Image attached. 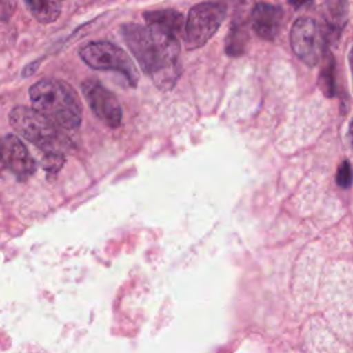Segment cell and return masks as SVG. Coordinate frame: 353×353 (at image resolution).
<instances>
[{
    "mask_svg": "<svg viewBox=\"0 0 353 353\" xmlns=\"http://www.w3.org/2000/svg\"><path fill=\"white\" fill-rule=\"evenodd\" d=\"M36 171V163L22 141L7 134L0 137V174L11 172L18 179H26Z\"/></svg>",
    "mask_w": 353,
    "mask_h": 353,
    "instance_id": "8",
    "label": "cell"
},
{
    "mask_svg": "<svg viewBox=\"0 0 353 353\" xmlns=\"http://www.w3.org/2000/svg\"><path fill=\"white\" fill-rule=\"evenodd\" d=\"M290 40L295 55L307 66H316L330 44L324 26L309 17H301L294 22Z\"/></svg>",
    "mask_w": 353,
    "mask_h": 353,
    "instance_id": "5",
    "label": "cell"
},
{
    "mask_svg": "<svg viewBox=\"0 0 353 353\" xmlns=\"http://www.w3.org/2000/svg\"><path fill=\"white\" fill-rule=\"evenodd\" d=\"M319 85L325 97L332 98L335 95V61L330 54L324 66L321 68L319 76Z\"/></svg>",
    "mask_w": 353,
    "mask_h": 353,
    "instance_id": "13",
    "label": "cell"
},
{
    "mask_svg": "<svg viewBox=\"0 0 353 353\" xmlns=\"http://www.w3.org/2000/svg\"><path fill=\"white\" fill-rule=\"evenodd\" d=\"M32 15L41 23H51L59 18L62 4L59 1H25Z\"/></svg>",
    "mask_w": 353,
    "mask_h": 353,
    "instance_id": "12",
    "label": "cell"
},
{
    "mask_svg": "<svg viewBox=\"0 0 353 353\" xmlns=\"http://www.w3.org/2000/svg\"><path fill=\"white\" fill-rule=\"evenodd\" d=\"M349 138H350V142L353 145V120L350 123V127H349Z\"/></svg>",
    "mask_w": 353,
    "mask_h": 353,
    "instance_id": "16",
    "label": "cell"
},
{
    "mask_svg": "<svg viewBox=\"0 0 353 353\" xmlns=\"http://www.w3.org/2000/svg\"><path fill=\"white\" fill-rule=\"evenodd\" d=\"M143 18L146 21L148 29L165 34L168 37L179 40L182 33L185 32L183 15L176 10L167 8V10L146 11L143 14Z\"/></svg>",
    "mask_w": 353,
    "mask_h": 353,
    "instance_id": "10",
    "label": "cell"
},
{
    "mask_svg": "<svg viewBox=\"0 0 353 353\" xmlns=\"http://www.w3.org/2000/svg\"><path fill=\"white\" fill-rule=\"evenodd\" d=\"M226 17L223 3H200L190 8L185 22V44L188 50L205 44L219 29Z\"/></svg>",
    "mask_w": 353,
    "mask_h": 353,
    "instance_id": "6",
    "label": "cell"
},
{
    "mask_svg": "<svg viewBox=\"0 0 353 353\" xmlns=\"http://www.w3.org/2000/svg\"><path fill=\"white\" fill-rule=\"evenodd\" d=\"M81 91L92 113L108 127L117 128L121 124V106L117 97L98 80L88 79L83 81Z\"/></svg>",
    "mask_w": 353,
    "mask_h": 353,
    "instance_id": "7",
    "label": "cell"
},
{
    "mask_svg": "<svg viewBox=\"0 0 353 353\" xmlns=\"http://www.w3.org/2000/svg\"><path fill=\"white\" fill-rule=\"evenodd\" d=\"M32 108L62 131L80 127L83 105L74 88L62 80L44 79L29 88Z\"/></svg>",
    "mask_w": 353,
    "mask_h": 353,
    "instance_id": "2",
    "label": "cell"
},
{
    "mask_svg": "<svg viewBox=\"0 0 353 353\" xmlns=\"http://www.w3.org/2000/svg\"><path fill=\"white\" fill-rule=\"evenodd\" d=\"M120 32L139 66L153 83L161 90L172 88L181 74L179 40L138 23H125Z\"/></svg>",
    "mask_w": 353,
    "mask_h": 353,
    "instance_id": "1",
    "label": "cell"
},
{
    "mask_svg": "<svg viewBox=\"0 0 353 353\" xmlns=\"http://www.w3.org/2000/svg\"><path fill=\"white\" fill-rule=\"evenodd\" d=\"M335 181H336L338 186H341L343 189H346L352 185V182H353V170H352V165L347 160L342 161L341 165L338 167Z\"/></svg>",
    "mask_w": 353,
    "mask_h": 353,
    "instance_id": "14",
    "label": "cell"
},
{
    "mask_svg": "<svg viewBox=\"0 0 353 353\" xmlns=\"http://www.w3.org/2000/svg\"><path fill=\"white\" fill-rule=\"evenodd\" d=\"M81 61L95 70H112L121 73L131 87H135L139 73L130 55L110 41H90L79 51Z\"/></svg>",
    "mask_w": 353,
    "mask_h": 353,
    "instance_id": "4",
    "label": "cell"
},
{
    "mask_svg": "<svg viewBox=\"0 0 353 353\" xmlns=\"http://www.w3.org/2000/svg\"><path fill=\"white\" fill-rule=\"evenodd\" d=\"M8 119L15 132L33 143L46 156H63V152L70 145L63 131L33 108L15 106Z\"/></svg>",
    "mask_w": 353,
    "mask_h": 353,
    "instance_id": "3",
    "label": "cell"
},
{
    "mask_svg": "<svg viewBox=\"0 0 353 353\" xmlns=\"http://www.w3.org/2000/svg\"><path fill=\"white\" fill-rule=\"evenodd\" d=\"M347 61H349L350 70H352V76H353V47L350 48V51H349V54H347Z\"/></svg>",
    "mask_w": 353,
    "mask_h": 353,
    "instance_id": "15",
    "label": "cell"
},
{
    "mask_svg": "<svg viewBox=\"0 0 353 353\" xmlns=\"http://www.w3.org/2000/svg\"><path fill=\"white\" fill-rule=\"evenodd\" d=\"M248 40L247 26L241 19H233L229 34L225 40V51L230 57H239L245 51V44Z\"/></svg>",
    "mask_w": 353,
    "mask_h": 353,
    "instance_id": "11",
    "label": "cell"
},
{
    "mask_svg": "<svg viewBox=\"0 0 353 353\" xmlns=\"http://www.w3.org/2000/svg\"><path fill=\"white\" fill-rule=\"evenodd\" d=\"M283 18L284 10L268 3H258L251 11L252 29L263 40H273L279 34Z\"/></svg>",
    "mask_w": 353,
    "mask_h": 353,
    "instance_id": "9",
    "label": "cell"
}]
</instances>
